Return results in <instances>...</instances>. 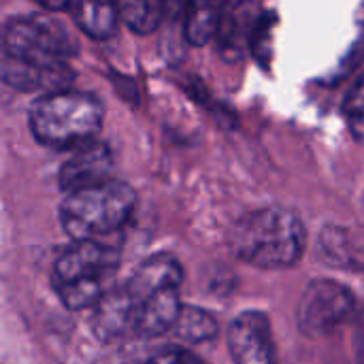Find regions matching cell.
<instances>
[{
	"label": "cell",
	"instance_id": "cell-1",
	"mask_svg": "<svg viewBox=\"0 0 364 364\" xmlns=\"http://www.w3.org/2000/svg\"><path fill=\"white\" fill-rule=\"evenodd\" d=\"M73 53L75 43L60 23L45 17H13L2 32V79L21 92L62 90L73 77Z\"/></svg>",
	"mask_w": 364,
	"mask_h": 364
},
{
	"label": "cell",
	"instance_id": "cell-2",
	"mask_svg": "<svg viewBox=\"0 0 364 364\" xmlns=\"http://www.w3.org/2000/svg\"><path fill=\"white\" fill-rule=\"evenodd\" d=\"M181 282L183 269L175 256L156 254L145 260L122 290L128 307L130 333L141 337H158L168 333L181 311Z\"/></svg>",
	"mask_w": 364,
	"mask_h": 364
},
{
	"label": "cell",
	"instance_id": "cell-3",
	"mask_svg": "<svg viewBox=\"0 0 364 364\" xmlns=\"http://www.w3.org/2000/svg\"><path fill=\"white\" fill-rule=\"evenodd\" d=\"M305 226L286 207H264L243 215L232 232L230 245L237 258L260 269H286L305 252Z\"/></svg>",
	"mask_w": 364,
	"mask_h": 364
},
{
	"label": "cell",
	"instance_id": "cell-4",
	"mask_svg": "<svg viewBox=\"0 0 364 364\" xmlns=\"http://www.w3.org/2000/svg\"><path fill=\"white\" fill-rule=\"evenodd\" d=\"M102 105L94 94L51 90L30 109V132L49 149H79L102 128Z\"/></svg>",
	"mask_w": 364,
	"mask_h": 364
},
{
	"label": "cell",
	"instance_id": "cell-5",
	"mask_svg": "<svg viewBox=\"0 0 364 364\" xmlns=\"http://www.w3.org/2000/svg\"><path fill=\"white\" fill-rule=\"evenodd\" d=\"M136 207L134 190L117 179L70 192L60 207V222L75 241H100L126 226Z\"/></svg>",
	"mask_w": 364,
	"mask_h": 364
},
{
	"label": "cell",
	"instance_id": "cell-6",
	"mask_svg": "<svg viewBox=\"0 0 364 364\" xmlns=\"http://www.w3.org/2000/svg\"><path fill=\"white\" fill-rule=\"evenodd\" d=\"M119 267V252L100 241H77L53 267V288L68 309L98 305Z\"/></svg>",
	"mask_w": 364,
	"mask_h": 364
},
{
	"label": "cell",
	"instance_id": "cell-7",
	"mask_svg": "<svg viewBox=\"0 0 364 364\" xmlns=\"http://www.w3.org/2000/svg\"><path fill=\"white\" fill-rule=\"evenodd\" d=\"M358 305L354 294L335 282H314L299 305V324L305 335L324 337L350 324L356 318Z\"/></svg>",
	"mask_w": 364,
	"mask_h": 364
},
{
	"label": "cell",
	"instance_id": "cell-8",
	"mask_svg": "<svg viewBox=\"0 0 364 364\" xmlns=\"http://www.w3.org/2000/svg\"><path fill=\"white\" fill-rule=\"evenodd\" d=\"M228 346L235 364H277L271 322L260 311H245L230 324Z\"/></svg>",
	"mask_w": 364,
	"mask_h": 364
},
{
	"label": "cell",
	"instance_id": "cell-9",
	"mask_svg": "<svg viewBox=\"0 0 364 364\" xmlns=\"http://www.w3.org/2000/svg\"><path fill=\"white\" fill-rule=\"evenodd\" d=\"M115 160L111 149L105 143H87L79 147L60 168L58 181L60 188L70 194L77 190H85L92 186H100L113 179Z\"/></svg>",
	"mask_w": 364,
	"mask_h": 364
},
{
	"label": "cell",
	"instance_id": "cell-10",
	"mask_svg": "<svg viewBox=\"0 0 364 364\" xmlns=\"http://www.w3.org/2000/svg\"><path fill=\"white\" fill-rule=\"evenodd\" d=\"M256 26H258V19H256V6L252 0H241L237 4L224 6L220 13L218 28H215L220 55L228 62H239L247 45L254 41Z\"/></svg>",
	"mask_w": 364,
	"mask_h": 364
},
{
	"label": "cell",
	"instance_id": "cell-11",
	"mask_svg": "<svg viewBox=\"0 0 364 364\" xmlns=\"http://www.w3.org/2000/svg\"><path fill=\"white\" fill-rule=\"evenodd\" d=\"M68 9L81 32L96 41L111 38L117 30V19L122 17L115 0H70Z\"/></svg>",
	"mask_w": 364,
	"mask_h": 364
},
{
	"label": "cell",
	"instance_id": "cell-12",
	"mask_svg": "<svg viewBox=\"0 0 364 364\" xmlns=\"http://www.w3.org/2000/svg\"><path fill=\"white\" fill-rule=\"evenodd\" d=\"M222 13V0H188L183 21H186V38L200 47L215 36V28Z\"/></svg>",
	"mask_w": 364,
	"mask_h": 364
},
{
	"label": "cell",
	"instance_id": "cell-13",
	"mask_svg": "<svg viewBox=\"0 0 364 364\" xmlns=\"http://www.w3.org/2000/svg\"><path fill=\"white\" fill-rule=\"evenodd\" d=\"M171 331L183 341L200 343L218 335V322L213 320V316H209L207 311L198 307H181Z\"/></svg>",
	"mask_w": 364,
	"mask_h": 364
},
{
	"label": "cell",
	"instance_id": "cell-14",
	"mask_svg": "<svg viewBox=\"0 0 364 364\" xmlns=\"http://www.w3.org/2000/svg\"><path fill=\"white\" fill-rule=\"evenodd\" d=\"M122 19L136 34H149L164 17L160 0H115Z\"/></svg>",
	"mask_w": 364,
	"mask_h": 364
},
{
	"label": "cell",
	"instance_id": "cell-15",
	"mask_svg": "<svg viewBox=\"0 0 364 364\" xmlns=\"http://www.w3.org/2000/svg\"><path fill=\"white\" fill-rule=\"evenodd\" d=\"M343 113H346V119L354 139L364 143V73L358 75V79L350 87L346 96Z\"/></svg>",
	"mask_w": 364,
	"mask_h": 364
},
{
	"label": "cell",
	"instance_id": "cell-16",
	"mask_svg": "<svg viewBox=\"0 0 364 364\" xmlns=\"http://www.w3.org/2000/svg\"><path fill=\"white\" fill-rule=\"evenodd\" d=\"M149 364H205L200 358H196L194 354H190L188 350H162L160 354H156Z\"/></svg>",
	"mask_w": 364,
	"mask_h": 364
},
{
	"label": "cell",
	"instance_id": "cell-17",
	"mask_svg": "<svg viewBox=\"0 0 364 364\" xmlns=\"http://www.w3.org/2000/svg\"><path fill=\"white\" fill-rule=\"evenodd\" d=\"M188 0H164V17L179 19L186 13Z\"/></svg>",
	"mask_w": 364,
	"mask_h": 364
},
{
	"label": "cell",
	"instance_id": "cell-18",
	"mask_svg": "<svg viewBox=\"0 0 364 364\" xmlns=\"http://www.w3.org/2000/svg\"><path fill=\"white\" fill-rule=\"evenodd\" d=\"M47 11H64L70 6V0H36Z\"/></svg>",
	"mask_w": 364,
	"mask_h": 364
},
{
	"label": "cell",
	"instance_id": "cell-19",
	"mask_svg": "<svg viewBox=\"0 0 364 364\" xmlns=\"http://www.w3.org/2000/svg\"><path fill=\"white\" fill-rule=\"evenodd\" d=\"M237 2H241V0H222V9L224 6H230V4H237Z\"/></svg>",
	"mask_w": 364,
	"mask_h": 364
}]
</instances>
